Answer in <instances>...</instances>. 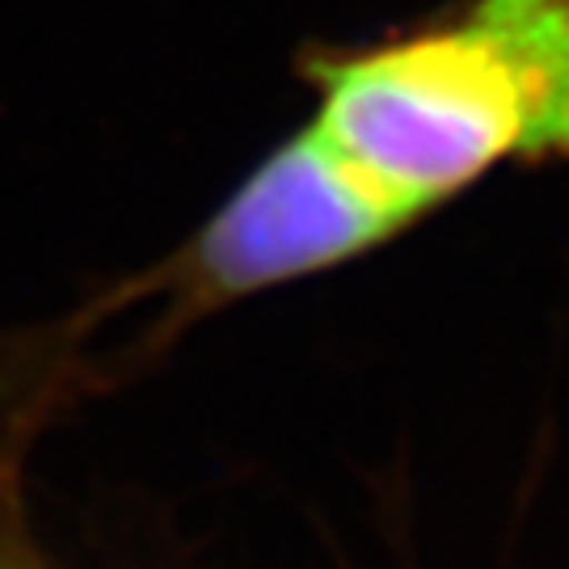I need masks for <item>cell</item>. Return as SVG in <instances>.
Listing matches in <instances>:
<instances>
[{"label":"cell","mask_w":569,"mask_h":569,"mask_svg":"<svg viewBox=\"0 0 569 569\" xmlns=\"http://www.w3.org/2000/svg\"><path fill=\"white\" fill-rule=\"evenodd\" d=\"M312 127L427 216L502 161L569 157V0H465L406 34L308 56Z\"/></svg>","instance_id":"obj_1"},{"label":"cell","mask_w":569,"mask_h":569,"mask_svg":"<svg viewBox=\"0 0 569 569\" xmlns=\"http://www.w3.org/2000/svg\"><path fill=\"white\" fill-rule=\"evenodd\" d=\"M413 220L308 122L274 143L164 262V317L178 326L333 270Z\"/></svg>","instance_id":"obj_2"},{"label":"cell","mask_w":569,"mask_h":569,"mask_svg":"<svg viewBox=\"0 0 569 569\" xmlns=\"http://www.w3.org/2000/svg\"><path fill=\"white\" fill-rule=\"evenodd\" d=\"M0 569H51L18 531L0 528Z\"/></svg>","instance_id":"obj_3"}]
</instances>
